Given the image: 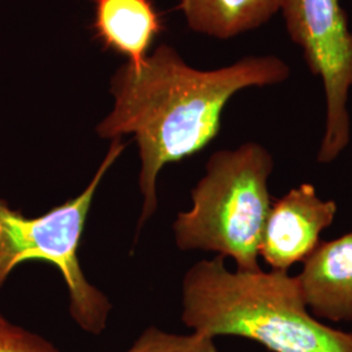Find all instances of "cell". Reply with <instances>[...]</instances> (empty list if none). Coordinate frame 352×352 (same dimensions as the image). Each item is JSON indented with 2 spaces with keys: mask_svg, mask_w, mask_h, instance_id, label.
Here are the masks:
<instances>
[{
  "mask_svg": "<svg viewBox=\"0 0 352 352\" xmlns=\"http://www.w3.org/2000/svg\"><path fill=\"white\" fill-rule=\"evenodd\" d=\"M291 68L277 55H251L222 68H193L160 45L139 71L128 64L111 76L113 107L96 126L98 138L132 135L142 196L138 234L158 208L157 180L166 164L188 158L217 139L228 101L241 90L279 85Z\"/></svg>",
  "mask_w": 352,
  "mask_h": 352,
  "instance_id": "obj_1",
  "label": "cell"
},
{
  "mask_svg": "<svg viewBox=\"0 0 352 352\" xmlns=\"http://www.w3.org/2000/svg\"><path fill=\"white\" fill-rule=\"evenodd\" d=\"M182 321L213 340L239 337L272 352H352V333L311 314L296 276L232 272L221 256L192 265L184 274Z\"/></svg>",
  "mask_w": 352,
  "mask_h": 352,
  "instance_id": "obj_2",
  "label": "cell"
},
{
  "mask_svg": "<svg viewBox=\"0 0 352 352\" xmlns=\"http://www.w3.org/2000/svg\"><path fill=\"white\" fill-rule=\"evenodd\" d=\"M274 158L258 142L213 153L190 190L192 206L177 214L173 232L180 251L213 252L236 270L257 272L260 245L273 197Z\"/></svg>",
  "mask_w": 352,
  "mask_h": 352,
  "instance_id": "obj_3",
  "label": "cell"
},
{
  "mask_svg": "<svg viewBox=\"0 0 352 352\" xmlns=\"http://www.w3.org/2000/svg\"><path fill=\"white\" fill-rule=\"evenodd\" d=\"M122 139L111 146L90 183L78 196L39 217H26L0 199V289L19 265L38 260L54 265L68 289V309L77 327L101 336L113 305L89 282L80 264L78 251L93 199L102 179L124 151Z\"/></svg>",
  "mask_w": 352,
  "mask_h": 352,
  "instance_id": "obj_4",
  "label": "cell"
},
{
  "mask_svg": "<svg viewBox=\"0 0 352 352\" xmlns=\"http://www.w3.org/2000/svg\"><path fill=\"white\" fill-rule=\"evenodd\" d=\"M280 12L309 72L321 78L327 119L317 161L331 164L351 141L347 106L352 89V32L347 14L340 0H283Z\"/></svg>",
  "mask_w": 352,
  "mask_h": 352,
  "instance_id": "obj_5",
  "label": "cell"
},
{
  "mask_svg": "<svg viewBox=\"0 0 352 352\" xmlns=\"http://www.w3.org/2000/svg\"><path fill=\"white\" fill-rule=\"evenodd\" d=\"M337 202L322 199L312 183H302L273 200L266 218L260 257L270 270L289 272L302 264L321 244L322 232L334 223Z\"/></svg>",
  "mask_w": 352,
  "mask_h": 352,
  "instance_id": "obj_6",
  "label": "cell"
},
{
  "mask_svg": "<svg viewBox=\"0 0 352 352\" xmlns=\"http://www.w3.org/2000/svg\"><path fill=\"white\" fill-rule=\"evenodd\" d=\"M296 276L302 298L318 320L352 322V231L321 244Z\"/></svg>",
  "mask_w": 352,
  "mask_h": 352,
  "instance_id": "obj_7",
  "label": "cell"
},
{
  "mask_svg": "<svg viewBox=\"0 0 352 352\" xmlns=\"http://www.w3.org/2000/svg\"><path fill=\"white\" fill-rule=\"evenodd\" d=\"M93 30L104 49L126 56L139 71L154 39L164 30V16L154 0H93Z\"/></svg>",
  "mask_w": 352,
  "mask_h": 352,
  "instance_id": "obj_8",
  "label": "cell"
},
{
  "mask_svg": "<svg viewBox=\"0 0 352 352\" xmlns=\"http://www.w3.org/2000/svg\"><path fill=\"white\" fill-rule=\"evenodd\" d=\"M283 0H180L177 10L195 33L228 41L267 24Z\"/></svg>",
  "mask_w": 352,
  "mask_h": 352,
  "instance_id": "obj_9",
  "label": "cell"
},
{
  "mask_svg": "<svg viewBox=\"0 0 352 352\" xmlns=\"http://www.w3.org/2000/svg\"><path fill=\"white\" fill-rule=\"evenodd\" d=\"M126 352H219L213 338L200 333H167L151 327L140 336Z\"/></svg>",
  "mask_w": 352,
  "mask_h": 352,
  "instance_id": "obj_10",
  "label": "cell"
},
{
  "mask_svg": "<svg viewBox=\"0 0 352 352\" xmlns=\"http://www.w3.org/2000/svg\"><path fill=\"white\" fill-rule=\"evenodd\" d=\"M0 352H60L51 342L0 315Z\"/></svg>",
  "mask_w": 352,
  "mask_h": 352,
  "instance_id": "obj_11",
  "label": "cell"
}]
</instances>
